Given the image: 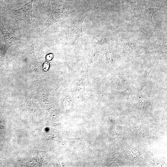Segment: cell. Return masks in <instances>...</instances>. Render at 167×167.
Listing matches in <instances>:
<instances>
[{"label":"cell","mask_w":167,"mask_h":167,"mask_svg":"<svg viewBox=\"0 0 167 167\" xmlns=\"http://www.w3.org/2000/svg\"><path fill=\"white\" fill-rule=\"evenodd\" d=\"M52 11L49 17L41 28L40 33L54 23L63 21L69 15L76 11V4L74 2H67L61 0H50Z\"/></svg>","instance_id":"obj_1"},{"label":"cell","mask_w":167,"mask_h":167,"mask_svg":"<svg viewBox=\"0 0 167 167\" xmlns=\"http://www.w3.org/2000/svg\"><path fill=\"white\" fill-rule=\"evenodd\" d=\"M87 13L76 11L63 20L67 42L73 44L83 35L82 25Z\"/></svg>","instance_id":"obj_2"},{"label":"cell","mask_w":167,"mask_h":167,"mask_svg":"<svg viewBox=\"0 0 167 167\" xmlns=\"http://www.w3.org/2000/svg\"><path fill=\"white\" fill-rule=\"evenodd\" d=\"M34 1L31 0L18 9L6 10L4 15L15 20L19 29H31L35 25L32 16V4Z\"/></svg>","instance_id":"obj_3"},{"label":"cell","mask_w":167,"mask_h":167,"mask_svg":"<svg viewBox=\"0 0 167 167\" xmlns=\"http://www.w3.org/2000/svg\"><path fill=\"white\" fill-rule=\"evenodd\" d=\"M0 31L4 37V49L2 56V60L3 62L6 51L8 48L12 45L19 43H24L26 42L24 39L17 37L10 33L6 29L0 19Z\"/></svg>","instance_id":"obj_4"},{"label":"cell","mask_w":167,"mask_h":167,"mask_svg":"<svg viewBox=\"0 0 167 167\" xmlns=\"http://www.w3.org/2000/svg\"><path fill=\"white\" fill-rule=\"evenodd\" d=\"M164 4L163 1L160 0L152 1L149 3L146 10L151 18V21L155 13L159 9L164 7Z\"/></svg>","instance_id":"obj_5"},{"label":"cell","mask_w":167,"mask_h":167,"mask_svg":"<svg viewBox=\"0 0 167 167\" xmlns=\"http://www.w3.org/2000/svg\"><path fill=\"white\" fill-rule=\"evenodd\" d=\"M135 43L128 42L126 43L122 47L123 53L129 54L133 50Z\"/></svg>","instance_id":"obj_6"},{"label":"cell","mask_w":167,"mask_h":167,"mask_svg":"<svg viewBox=\"0 0 167 167\" xmlns=\"http://www.w3.org/2000/svg\"><path fill=\"white\" fill-rule=\"evenodd\" d=\"M53 57V55L52 54H50L47 55L46 58L47 61L51 60Z\"/></svg>","instance_id":"obj_7"},{"label":"cell","mask_w":167,"mask_h":167,"mask_svg":"<svg viewBox=\"0 0 167 167\" xmlns=\"http://www.w3.org/2000/svg\"><path fill=\"white\" fill-rule=\"evenodd\" d=\"M5 11L6 10L3 9L0 5V14L4 15Z\"/></svg>","instance_id":"obj_8"},{"label":"cell","mask_w":167,"mask_h":167,"mask_svg":"<svg viewBox=\"0 0 167 167\" xmlns=\"http://www.w3.org/2000/svg\"><path fill=\"white\" fill-rule=\"evenodd\" d=\"M49 64L48 63H45L44 65V69H46V70H47L49 68Z\"/></svg>","instance_id":"obj_9"},{"label":"cell","mask_w":167,"mask_h":167,"mask_svg":"<svg viewBox=\"0 0 167 167\" xmlns=\"http://www.w3.org/2000/svg\"><path fill=\"white\" fill-rule=\"evenodd\" d=\"M97 0V2L98 3V4H99V5L100 6V7L101 8V6H100V4L99 3V2H98V0Z\"/></svg>","instance_id":"obj_10"},{"label":"cell","mask_w":167,"mask_h":167,"mask_svg":"<svg viewBox=\"0 0 167 167\" xmlns=\"http://www.w3.org/2000/svg\"><path fill=\"white\" fill-rule=\"evenodd\" d=\"M45 0H44V2H45Z\"/></svg>","instance_id":"obj_11"}]
</instances>
